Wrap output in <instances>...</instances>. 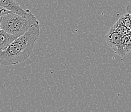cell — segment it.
I'll return each mask as SVG.
<instances>
[{"label": "cell", "mask_w": 131, "mask_h": 112, "mask_svg": "<svg viewBox=\"0 0 131 112\" xmlns=\"http://www.w3.org/2000/svg\"><path fill=\"white\" fill-rule=\"evenodd\" d=\"M12 13L10 11H8L7 10H6L5 8H3V7H0V18H2L3 16H4L6 14H8L9 13Z\"/></svg>", "instance_id": "obj_9"}, {"label": "cell", "mask_w": 131, "mask_h": 112, "mask_svg": "<svg viewBox=\"0 0 131 112\" xmlns=\"http://www.w3.org/2000/svg\"><path fill=\"white\" fill-rule=\"evenodd\" d=\"M0 7L19 14H27L31 12L29 9H24L16 0H0Z\"/></svg>", "instance_id": "obj_4"}, {"label": "cell", "mask_w": 131, "mask_h": 112, "mask_svg": "<svg viewBox=\"0 0 131 112\" xmlns=\"http://www.w3.org/2000/svg\"><path fill=\"white\" fill-rule=\"evenodd\" d=\"M112 28L114 29H115L121 36H124L128 35V34H131L130 31L127 29V27L123 23L121 22L119 19H118L116 21V24L112 27Z\"/></svg>", "instance_id": "obj_7"}, {"label": "cell", "mask_w": 131, "mask_h": 112, "mask_svg": "<svg viewBox=\"0 0 131 112\" xmlns=\"http://www.w3.org/2000/svg\"><path fill=\"white\" fill-rule=\"evenodd\" d=\"M127 27V29L130 31L131 33V14H126L121 16L119 19Z\"/></svg>", "instance_id": "obj_8"}, {"label": "cell", "mask_w": 131, "mask_h": 112, "mask_svg": "<svg viewBox=\"0 0 131 112\" xmlns=\"http://www.w3.org/2000/svg\"><path fill=\"white\" fill-rule=\"evenodd\" d=\"M1 21H2V18H0V25H1ZM0 30H1V26H0Z\"/></svg>", "instance_id": "obj_10"}, {"label": "cell", "mask_w": 131, "mask_h": 112, "mask_svg": "<svg viewBox=\"0 0 131 112\" xmlns=\"http://www.w3.org/2000/svg\"><path fill=\"white\" fill-rule=\"evenodd\" d=\"M40 35V25H36L15 40L5 51L0 52V64L14 65L25 61L32 53Z\"/></svg>", "instance_id": "obj_1"}, {"label": "cell", "mask_w": 131, "mask_h": 112, "mask_svg": "<svg viewBox=\"0 0 131 112\" xmlns=\"http://www.w3.org/2000/svg\"><path fill=\"white\" fill-rule=\"evenodd\" d=\"M16 38V37L1 29L0 30V52L5 51Z\"/></svg>", "instance_id": "obj_5"}, {"label": "cell", "mask_w": 131, "mask_h": 112, "mask_svg": "<svg viewBox=\"0 0 131 112\" xmlns=\"http://www.w3.org/2000/svg\"></svg>", "instance_id": "obj_11"}, {"label": "cell", "mask_w": 131, "mask_h": 112, "mask_svg": "<svg viewBox=\"0 0 131 112\" xmlns=\"http://www.w3.org/2000/svg\"><path fill=\"white\" fill-rule=\"evenodd\" d=\"M121 38L122 36L113 28H110L105 36V40L108 46L118 55L121 57Z\"/></svg>", "instance_id": "obj_3"}, {"label": "cell", "mask_w": 131, "mask_h": 112, "mask_svg": "<svg viewBox=\"0 0 131 112\" xmlns=\"http://www.w3.org/2000/svg\"><path fill=\"white\" fill-rule=\"evenodd\" d=\"M121 57L131 52V34L122 36L121 38Z\"/></svg>", "instance_id": "obj_6"}, {"label": "cell", "mask_w": 131, "mask_h": 112, "mask_svg": "<svg viewBox=\"0 0 131 112\" xmlns=\"http://www.w3.org/2000/svg\"><path fill=\"white\" fill-rule=\"evenodd\" d=\"M39 24V21L31 12L24 14L10 13L2 18L1 29L18 38L31 28Z\"/></svg>", "instance_id": "obj_2"}]
</instances>
